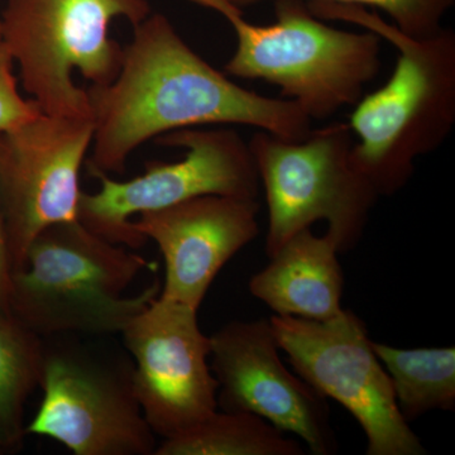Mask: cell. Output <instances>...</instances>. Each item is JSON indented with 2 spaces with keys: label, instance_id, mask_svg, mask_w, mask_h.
I'll return each instance as SVG.
<instances>
[{
  "label": "cell",
  "instance_id": "cell-1",
  "mask_svg": "<svg viewBox=\"0 0 455 455\" xmlns=\"http://www.w3.org/2000/svg\"><path fill=\"white\" fill-rule=\"evenodd\" d=\"M92 122L89 172L121 175L147 140L205 124L251 125L299 140L313 121L291 100L268 98L233 83L182 40L164 14L134 26L118 74L90 85Z\"/></svg>",
  "mask_w": 455,
  "mask_h": 455
},
{
  "label": "cell",
  "instance_id": "cell-2",
  "mask_svg": "<svg viewBox=\"0 0 455 455\" xmlns=\"http://www.w3.org/2000/svg\"><path fill=\"white\" fill-rule=\"evenodd\" d=\"M307 4L320 20L355 23L397 51L390 79L359 99L348 122L357 137L353 164L379 197L395 196L409 184L416 160L436 151L453 131L455 33L443 28L431 37L415 38L359 5Z\"/></svg>",
  "mask_w": 455,
  "mask_h": 455
},
{
  "label": "cell",
  "instance_id": "cell-3",
  "mask_svg": "<svg viewBox=\"0 0 455 455\" xmlns=\"http://www.w3.org/2000/svg\"><path fill=\"white\" fill-rule=\"evenodd\" d=\"M157 263L112 243L79 220L47 227L12 275V315L44 338L121 334L161 292L155 280L134 296L125 290Z\"/></svg>",
  "mask_w": 455,
  "mask_h": 455
},
{
  "label": "cell",
  "instance_id": "cell-4",
  "mask_svg": "<svg viewBox=\"0 0 455 455\" xmlns=\"http://www.w3.org/2000/svg\"><path fill=\"white\" fill-rule=\"evenodd\" d=\"M221 14L236 47L224 71L280 89L311 121L355 107L381 70L382 38L372 31L335 28L311 13L305 0H275L276 20L257 26L230 0H191Z\"/></svg>",
  "mask_w": 455,
  "mask_h": 455
},
{
  "label": "cell",
  "instance_id": "cell-5",
  "mask_svg": "<svg viewBox=\"0 0 455 455\" xmlns=\"http://www.w3.org/2000/svg\"><path fill=\"white\" fill-rule=\"evenodd\" d=\"M149 14L147 0H7L0 29L42 112L92 119L88 92L74 74L95 86L112 83L123 47L109 37L110 23L122 17L134 27Z\"/></svg>",
  "mask_w": 455,
  "mask_h": 455
},
{
  "label": "cell",
  "instance_id": "cell-6",
  "mask_svg": "<svg viewBox=\"0 0 455 455\" xmlns=\"http://www.w3.org/2000/svg\"><path fill=\"white\" fill-rule=\"evenodd\" d=\"M353 145L355 134L341 122L313 128L299 140L260 130L251 139L248 146L267 203L268 257L319 220L328 224L326 235L339 253L357 247L379 196L353 164Z\"/></svg>",
  "mask_w": 455,
  "mask_h": 455
},
{
  "label": "cell",
  "instance_id": "cell-7",
  "mask_svg": "<svg viewBox=\"0 0 455 455\" xmlns=\"http://www.w3.org/2000/svg\"><path fill=\"white\" fill-rule=\"evenodd\" d=\"M42 400L27 435L75 455H155L157 436L137 400L131 357L70 339L44 338Z\"/></svg>",
  "mask_w": 455,
  "mask_h": 455
},
{
  "label": "cell",
  "instance_id": "cell-8",
  "mask_svg": "<svg viewBox=\"0 0 455 455\" xmlns=\"http://www.w3.org/2000/svg\"><path fill=\"white\" fill-rule=\"evenodd\" d=\"M161 146L185 149L178 163L147 164L137 178L119 181L90 172L98 191L82 193L79 220L92 233L131 250L145 245L131 218L204 196L259 199L260 182L250 146L235 130L184 128L157 137Z\"/></svg>",
  "mask_w": 455,
  "mask_h": 455
},
{
  "label": "cell",
  "instance_id": "cell-9",
  "mask_svg": "<svg viewBox=\"0 0 455 455\" xmlns=\"http://www.w3.org/2000/svg\"><path fill=\"white\" fill-rule=\"evenodd\" d=\"M272 328L293 372L353 415L367 455H424L427 448L398 411L390 376L367 326L353 311L325 322L274 315Z\"/></svg>",
  "mask_w": 455,
  "mask_h": 455
},
{
  "label": "cell",
  "instance_id": "cell-10",
  "mask_svg": "<svg viewBox=\"0 0 455 455\" xmlns=\"http://www.w3.org/2000/svg\"><path fill=\"white\" fill-rule=\"evenodd\" d=\"M197 311L158 295L121 333L140 410L163 440L188 433L220 409L211 337Z\"/></svg>",
  "mask_w": 455,
  "mask_h": 455
},
{
  "label": "cell",
  "instance_id": "cell-11",
  "mask_svg": "<svg viewBox=\"0 0 455 455\" xmlns=\"http://www.w3.org/2000/svg\"><path fill=\"white\" fill-rule=\"evenodd\" d=\"M92 142V119L44 112L0 134V202L13 271L42 230L79 220L80 171Z\"/></svg>",
  "mask_w": 455,
  "mask_h": 455
},
{
  "label": "cell",
  "instance_id": "cell-12",
  "mask_svg": "<svg viewBox=\"0 0 455 455\" xmlns=\"http://www.w3.org/2000/svg\"><path fill=\"white\" fill-rule=\"evenodd\" d=\"M218 407L251 412L295 434L311 453H337L328 400L280 357L271 320H235L211 337Z\"/></svg>",
  "mask_w": 455,
  "mask_h": 455
},
{
  "label": "cell",
  "instance_id": "cell-13",
  "mask_svg": "<svg viewBox=\"0 0 455 455\" xmlns=\"http://www.w3.org/2000/svg\"><path fill=\"white\" fill-rule=\"evenodd\" d=\"M259 199L204 196L132 220L163 254L161 298L199 310L221 268L259 235Z\"/></svg>",
  "mask_w": 455,
  "mask_h": 455
},
{
  "label": "cell",
  "instance_id": "cell-14",
  "mask_svg": "<svg viewBox=\"0 0 455 455\" xmlns=\"http://www.w3.org/2000/svg\"><path fill=\"white\" fill-rule=\"evenodd\" d=\"M337 244L328 235L302 229L268 257L248 283L275 315L325 322L343 313L344 274Z\"/></svg>",
  "mask_w": 455,
  "mask_h": 455
},
{
  "label": "cell",
  "instance_id": "cell-15",
  "mask_svg": "<svg viewBox=\"0 0 455 455\" xmlns=\"http://www.w3.org/2000/svg\"><path fill=\"white\" fill-rule=\"evenodd\" d=\"M44 364V338L17 317L0 315V454L25 444L27 403L41 387Z\"/></svg>",
  "mask_w": 455,
  "mask_h": 455
},
{
  "label": "cell",
  "instance_id": "cell-16",
  "mask_svg": "<svg viewBox=\"0 0 455 455\" xmlns=\"http://www.w3.org/2000/svg\"><path fill=\"white\" fill-rule=\"evenodd\" d=\"M390 376L398 411L407 423L435 411L455 410V348L403 349L372 341Z\"/></svg>",
  "mask_w": 455,
  "mask_h": 455
},
{
  "label": "cell",
  "instance_id": "cell-17",
  "mask_svg": "<svg viewBox=\"0 0 455 455\" xmlns=\"http://www.w3.org/2000/svg\"><path fill=\"white\" fill-rule=\"evenodd\" d=\"M300 442L259 416L218 409L194 429L163 440L155 455H302Z\"/></svg>",
  "mask_w": 455,
  "mask_h": 455
},
{
  "label": "cell",
  "instance_id": "cell-18",
  "mask_svg": "<svg viewBox=\"0 0 455 455\" xmlns=\"http://www.w3.org/2000/svg\"><path fill=\"white\" fill-rule=\"evenodd\" d=\"M243 8L267 0H230ZM275 2V0H274ZM331 2L381 9L392 20L398 31L415 38H427L442 31L443 18L453 7L455 0H307Z\"/></svg>",
  "mask_w": 455,
  "mask_h": 455
},
{
  "label": "cell",
  "instance_id": "cell-19",
  "mask_svg": "<svg viewBox=\"0 0 455 455\" xmlns=\"http://www.w3.org/2000/svg\"><path fill=\"white\" fill-rule=\"evenodd\" d=\"M13 66V57L0 29V134L13 130L42 112L32 99H25L20 94Z\"/></svg>",
  "mask_w": 455,
  "mask_h": 455
},
{
  "label": "cell",
  "instance_id": "cell-20",
  "mask_svg": "<svg viewBox=\"0 0 455 455\" xmlns=\"http://www.w3.org/2000/svg\"><path fill=\"white\" fill-rule=\"evenodd\" d=\"M12 265L11 251H9L7 224H5L4 212L0 202V315L12 316L11 290Z\"/></svg>",
  "mask_w": 455,
  "mask_h": 455
}]
</instances>
